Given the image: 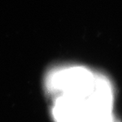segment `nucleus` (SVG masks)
I'll return each instance as SVG.
<instances>
[{"label": "nucleus", "instance_id": "1", "mask_svg": "<svg viewBox=\"0 0 122 122\" xmlns=\"http://www.w3.org/2000/svg\"><path fill=\"white\" fill-rule=\"evenodd\" d=\"M84 100L64 95L59 97L52 109V115L56 122H78L82 103Z\"/></svg>", "mask_w": 122, "mask_h": 122}, {"label": "nucleus", "instance_id": "2", "mask_svg": "<svg viewBox=\"0 0 122 122\" xmlns=\"http://www.w3.org/2000/svg\"><path fill=\"white\" fill-rule=\"evenodd\" d=\"M106 122H118V121H115L113 117H111L110 119H109V120H108V121H106Z\"/></svg>", "mask_w": 122, "mask_h": 122}]
</instances>
